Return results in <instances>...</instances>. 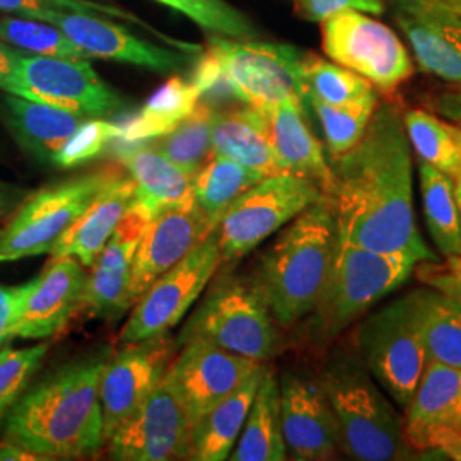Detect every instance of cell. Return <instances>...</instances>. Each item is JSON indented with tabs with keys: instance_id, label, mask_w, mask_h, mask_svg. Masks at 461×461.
<instances>
[{
	"instance_id": "6da1fadb",
	"label": "cell",
	"mask_w": 461,
	"mask_h": 461,
	"mask_svg": "<svg viewBox=\"0 0 461 461\" xmlns=\"http://www.w3.org/2000/svg\"><path fill=\"white\" fill-rule=\"evenodd\" d=\"M327 197L340 241L436 264L417 228L411 142L395 106L378 104L363 139L333 159Z\"/></svg>"
},
{
	"instance_id": "7a4b0ae2",
	"label": "cell",
	"mask_w": 461,
	"mask_h": 461,
	"mask_svg": "<svg viewBox=\"0 0 461 461\" xmlns=\"http://www.w3.org/2000/svg\"><path fill=\"white\" fill-rule=\"evenodd\" d=\"M106 359L70 364L19 396L5 436L40 460L77 458L104 443L99 378Z\"/></svg>"
},
{
	"instance_id": "3957f363",
	"label": "cell",
	"mask_w": 461,
	"mask_h": 461,
	"mask_svg": "<svg viewBox=\"0 0 461 461\" xmlns=\"http://www.w3.org/2000/svg\"><path fill=\"white\" fill-rule=\"evenodd\" d=\"M339 240L329 197L320 198L282 230L265 253L258 289L280 327L312 313Z\"/></svg>"
},
{
	"instance_id": "277c9868",
	"label": "cell",
	"mask_w": 461,
	"mask_h": 461,
	"mask_svg": "<svg viewBox=\"0 0 461 461\" xmlns=\"http://www.w3.org/2000/svg\"><path fill=\"white\" fill-rule=\"evenodd\" d=\"M321 388L335 419L339 446L348 458L388 461L409 455L405 424L363 359L356 354L337 357Z\"/></svg>"
},
{
	"instance_id": "5b68a950",
	"label": "cell",
	"mask_w": 461,
	"mask_h": 461,
	"mask_svg": "<svg viewBox=\"0 0 461 461\" xmlns=\"http://www.w3.org/2000/svg\"><path fill=\"white\" fill-rule=\"evenodd\" d=\"M419 262L402 253H383L337 240L323 291L314 306V330L321 337H335L393 294Z\"/></svg>"
},
{
	"instance_id": "8992f818",
	"label": "cell",
	"mask_w": 461,
	"mask_h": 461,
	"mask_svg": "<svg viewBox=\"0 0 461 461\" xmlns=\"http://www.w3.org/2000/svg\"><path fill=\"white\" fill-rule=\"evenodd\" d=\"M366 367L396 405L407 407L428 364L417 291L369 314L357 333Z\"/></svg>"
},
{
	"instance_id": "52a82bcc",
	"label": "cell",
	"mask_w": 461,
	"mask_h": 461,
	"mask_svg": "<svg viewBox=\"0 0 461 461\" xmlns=\"http://www.w3.org/2000/svg\"><path fill=\"white\" fill-rule=\"evenodd\" d=\"M323 197L313 180L294 173L272 175L253 185L230 203L215 228L222 262L241 260Z\"/></svg>"
},
{
	"instance_id": "ba28073f",
	"label": "cell",
	"mask_w": 461,
	"mask_h": 461,
	"mask_svg": "<svg viewBox=\"0 0 461 461\" xmlns=\"http://www.w3.org/2000/svg\"><path fill=\"white\" fill-rule=\"evenodd\" d=\"M214 50L238 101L255 110H267L282 103L308 101L304 81V55L285 43L255 40H230L214 36Z\"/></svg>"
},
{
	"instance_id": "9c48e42d",
	"label": "cell",
	"mask_w": 461,
	"mask_h": 461,
	"mask_svg": "<svg viewBox=\"0 0 461 461\" xmlns=\"http://www.w3.org/2000/svg\"><path fill=\"white\" fill-rule=\"evenodd\" d=\"M115 173H87L45 186L26 198L0 228V264L50 253Z\"/></svg>"
},
{
	"instance_id": "30bf717a",
	"label": "cell",
	"mask_w": 461,
	"mask_h": 461,
	"mask_svg": "<svg viewBox=\"0 0 461 461\" xmlns=\"http://www.w3.org/2000/svg\"><path fill=\"white\" fill-rule=\"evenodd\" d=\"M188 337H202L238 356L264 363L279 350V333L258 285L224 280L202 303Z\"/></svg>"
},
{
	"instance_id": "8fae6325",
	"label": "cell",
	"mask_w": 461,
	"mask_h": 461,
	"mask_svg": "<svg viewBox=\"0 0 461 461\" xmlns=\"http://www.w3.org/2000/svg\"><path fill=\"white\" fill-rule=\"evenodd\" d=\"M11 95L67 112L103 118L123 110L125 101L98 76L87 59L19 53Z\"/></svg>"
},
{
	"instance_id": "7c38bea8",
	"label": "cell",
	"mask_w": 461,
	"mask_h": 461,
	"mask_svg": "<svg viewBox=\"0 0 461 461\" xmlns=\"http://www.w3.org/2000/svg\"><path fill=\"white\" fill-rule=\"evenodd\" d=\"M221 264L222 255L214 230L137 299L139 303L120 333V342L139 344L166 335L182 321Z\"/></svg>"
},
{
	"instance_id": "4fadbf2b",
	"label": "cell",
	"mask_w": 461,
	"mask_h": 461,
	"mask_svg": "<svg viewBox=\"0 0 461 461\" xmlns=\"http://www.w3.org/2000/svg\"><path fill=\"white\" fill-rule=\"evenodd\" d=\"M323 50L335 64L392 93L413 76L412 57L388 26L357 11L323 21Z\"/></svg>"
},
{
	"instance_id": "5bb4252c",
	"label": "cell",
	"mask_w": 461,
	"mask_h": 461,
	"mask_svg": "<svg viewBox=\"0 0 461 461\" xmlns=\"http://www.w3.org/2000/svg\"><path fill=\"white\" fill-rule=\"evenodd\" d=\"M194 422L166 376L112 434L110 456L122 461L192 460Z\"/></svg>"
},
{
	"instance_id": "9a60e30c",
	"label": "cell",
	"mask_w": 461,
	"mask_h": 461,
	"mask_svg": "<svg viewBox=\"0 0 461 461\" xmlns=\"http://www.w3.org/2000/svg\"><path fill=\"white\" fill-rule=\"evenodd\" d=\"M262 367L264 364L215 346L207 339L188 337V344L165 376L195 426L198 419Z\"/></svg>"
},
{
	"instance_id": "2e32d148",
	"label": "cell",
	"mask_w": 461,
	"mask_h": 461,
	"mask_svg": "<svg viewBox=\"0 0 461 461\" xmlns=\"http://www.w3.org/2000/svg\"><path fill=\"white\" fill-rule=\"evenodd\" d=\"M215 228L217 224L198 207L194 197L166 205L152 215L133 257L132 303L154 280L180 264Z\"/></svg>"
},
{
	"instance_id": "e0dca14e",
	"label": "cell",
	"mask_w": 461,
	"mask_h": 461,
	"mask_svg": "<svg viewBox=\"0 0 461 461\" xmlns=\"http://www.w3.org/2000/svg\"><path fill=\"white\" fill-rule=\"evenodd\" d=\"M169 342L165 335L127 344L104 363L99 378L104 441L132 415L165 376Z\"/></svg>"
},
{
	"instance_id": "ac0fdd59",
	"label": "cell",
	"mask_w": 461,
	"mask_h": 461,
	"mask_svg": "<svg viewBox=\"0 0 461 461\" xmlns=\"http://www.w3.org/2000/svg\"><path fill=\"white\" fill-rule=\"evenodd\" d=\"M139 198L118 222L115 232L99 253L86 279L83 304L91 313L118 318L132 304L131 277L139 241L152 217Z\"/></svg>"
},
{
	"instance_id": "d6986e66",
	"label": "cell",
	"mask_w": 461,
	"mask_h": 461,
	"mask_svg": "<svg viewBox=\"0 0 461 461\" xmlns=\"http://www.w3.org/2000/svg\"><path fill=\"white\" fill-rule=\"evenodd\" d=\"M279 386L282 432L287 453L299 461L335 458L340 446L323 388L293 373H285Z\"/></svg>"
},
{
	"instance_id": "ffe728a7",
	"label": "cell",
	"mask_w": 461,
	"mask_h": 461,
	"mask_svg": "<svg viewBox=\"0 0 461 461\" xmlns=\"http://www.w3.org/2000/svg\"><path fill=\"white\" fill-rule=\"evenodd\" d=\"M393 13L422 70L461 84V17L436 0H396Z\"/></svg>"
},
{
	"instance_id": "44dd1931",
	"label": "cell",
	"mask_w": 461,
	"mask_h": 461,
	"mask_svg": "<svg viewBox=\"0 0 461 461\" xmlns=\"http://www.w3.org/2000/svg\"><path fill=\"white\" fill-rule=\"evenodd\" d=\"M49 23L60 28L87 57L146 67L159 74H171L182 67V53L154 45L96 14L60 9Z\"/></svg>"
},
{
	"instance_id": "7402d4cb",
	"label": "cell",
	"mask_w": 461,
	"mask_h": 461,
	"mask_svg": "<svg viewBox=\"0 0 461 461\" xmlns=\"http://www.w3.org/2000/svg\"><path fill=\"white\" fill-rule=\"evenodd\" d=\"M405 413L411 449L430 451L439 438L461 436V369L426 364Z\"/></svg>"
},
{
	"instance_id": "603a6c76",
	"label": "cell",
	"mask_w": 461,
	"mask_h": 461,
	"mask_svg": "<svg viewBox=\"0 0 461 461\" xmlns=\"http://www.w3.org/2000/svg\"><path fill=\"white\" fill-rule=\"evenodd\" d=\"M86 279L84 265L76 258H51L49 268L34 277L14 337L49 339L62 331L83 304Z\"/></svg>"
},
{
	"instance_id": "cb8c5ba5",
	"label": "cell",
	"mask_w": 461,
	"mask_h": 461,
	"mask_svg": "<svg viewBox=\"0 0 461 461\" xmlns=\"http://www.w3.org/2000/svg\"><path fill=\"white\" fill-rule=\"evenodd\" d=\"M258 112L265 137L280 169L313 180L327 197L331 188V166L304 120V104L282 103Z\"/></svg>"
},
{
	"instance_id": "d4e9b609",
	"label": "cell",
	"mask_w": 461,
	"mask_h": 461,
	"mask_svg": "<svg viewBox=\"0 0 461 461\" xmlns=\"http://www.w3.org/2000/svg\"><path fill=\"white\" fill-rule=\"evenodd\" d=\"M137 200V186L132 178L115 173L103 186L76 222L57 240L51 248V258L72 257L84 267H93L118 222Z\"/></svg>"
},
{
	"instance_id": "484cf974",
	"label": "cell",
	"mask_w": 461,
	"mask_h": 461,
	"mask_svg": "<svg viewBox=\"0 0 461 461\" xmlns=\"http://www.w3.org/2000/svg\"><path fill=\"white\" fill-rule=\"evenodd\" d=\"M2 113L23 150L50 165H53L57 152L86 120V116L11 93H5L2 98Z\"/></svg>"
},
{
	"instance_id": "4316f807",
	"label": "cell",
	"mask_w": 461,
	"mask_h": 461,
	"mask_svg": "<svg viewBox=\"0 0 461 461\" xmlns=\"http://www.w3.org/2000/svg\"><path fill=\"white\" fill-rule=\"evenodd\" d=\"M116 158L131 173L137 198L152 214L171 203L192 197V176L167 159L152 144L123 142L115 149Z\"/></svg>"
},
{
	"instance_id": "83f0119b",
	"label": "cell",
	"mask_w": 461,
	"mask_h": 461,
	"mask_svg": "<svg viewBox=\"0 0 461 461\" xmlns=\"http://www.w3.org/2000/svg\"><path fill=\"white\" fill-rule=\"evenodd\" d=\"M267 367L258 369L230 396L198 419L192 436V460L222 461L230 458L232 447L247 422L249 407Z\"/></svg>"
},
{
	"instance_id": "f1b7e54d",
	"label": "cell",
	"mask_w": 461,
	"mask_h": 461,
	"mask_svg": "<svg viewBox=\"0 0 461 461\" xmlns=\"http://www.w3.org/2000/svg\"><path fill=\"white\" fill-rule=\"evenodd\" d=\"M212 149L217 156L247 166L264 176L284 173L265 137L260 112L247 104L238 110L215 112Z\"/></svg>"
},
{
	"instance_id": "f546056e",
	"label": "cell",
	"mask_w": 461,
	"mask_h": 461,
	"mask_svg": "<svg viewBox=\"0 0 461 461\" xmlns=\"http://www.w3.org/2000/svg\"><path fill=\"white\" fill-rule=\"evenodd\" d=\"M230 458L234 461H282L287 458L280 415L279 381L268 369H265L247 422L240 434V441Z\"/></svg>"
},
{
	"instance_id": "4dcf8cb0",
	"label": "cell",
	"mask_w": 461,
	"mask_h": 461,
	"mask_svg": "<svg viewBox=\"0 0 461 461\" xmlns=\"http://www.w3.org/2000/svg\"><path fill=\"white\" fill-rule=\"evenodd\" d=\"M202 95L197 86L175 76L163 84L146 104L133 115L118 123L123 142H146L159 139L176 129L197 108Z\"/></svg>"
},
{
	"instance_id": "1f68e13d",
	"label": "cell",
	"mask_w": 461,
	"mask_h": 461,
	"mask_svg": "<svg viewBox=\"0 0 461 461\" xmlns=\"http://www.w3.org/2000/svg\"><path fill=\"white\" fill-rule=\"evenodd\" d=\"M417 310L428 363L461 369V294L417 289Z\"/></svg>"
},
{
	"instance_id": "d6a6232c",
	"label": "cell",
	"mask_w": 461,
	"mask_h": 461,
	"mask_svg": "<svg viewBox=\"0 0 461 461\" xmlns=\"http://www.w3.org/2000/svg\"><path fill=\"white\" fill-rule=\"evenodd\" d=\"M422 211L436 248L453 257L461 253V214L455 198L453 180L428 163L419 167Z\"/></svg>"
},
{
	"instance_id": "836d02e7",
	"label": "cell",
	"mask_w": 461,
	"mask_h": 461,
	"mask_svg": "<svg viewBox=\"0 0 461 461\" xmlns=\"http://www.w3.org/2000/svg\"><path fill=\"white\" fill-rule=\"evenodd\" d=\"M262 173L214 154L192 180V197L207 217L219 224L230 203L264 180Z\"/></svg>"
},
{
	"instance_id": "e575fe53",
	"label": "cell",
	"mask_w": 461,
	"mask_h": 461,
	"mask_svg": "<svg viewBox=\"0 0 461 461\" xmlns=\"http://www.w3.org/2000/svg\"><path fill=\"white\" fill-rule=\"evenodd\" d=\"M215 112L209 103H198L192 115L186 116L182 123L171 132L156 139L152 144L159 149L167 159L182 167L192 178L203 165L214 156L212 149V125Z\"/></svg>"
},
{
	"instance_id": "d590c367",
	"label": "cell",
	"mask_w": 461,
	"mask_h": 461,
	"mask_svg": "<svg viewBox=\"0 0 461 461\" xmlns=\"http://www.w3.org/2000/svg\"><path fill=\"white\" fill-rule=\"evenodd\" d=\"M411 148L422 163L434 166L449 178L460 165V142L456 125L446 123L426 110H411L403 116Z\"/></svg>"
},
{
	"instance_id": "8d00e7d4",
	"label": "cell",
	"mask_w": 461,
	"mask_h": 461,
	"mask_svg": "<svg viewBox=\"0 0 461 461\" xmlns=\"http://www.w3.org/2000/svg\"><path fill=\"white\" fill-rule=\"evenodd\" d=\"M304 81L308 101L318 99L327 104H348L376 93V87L347 67L323 60L313 53L304 55Z\"/></svg>"
},
{
	"instance_id": "74e56055",
	"label": "cell",
	"mask_w": 461,
	"mask_h": 461,
	"mask_svg": "<svg viewBox=\"0 0 461 461\" xmlns=\"http://www.w3.org/2000/svg\"><path fill=\"white\" fill-rule=\"evenodd\" d=\"M314 113L318 116L330 156L335 159L347 150L354 148L361 139L364 132L378 108V93L367 98L348 103V104H327L318 99H310Z\"/></svg>"
},
{
	"instance_id": "f35d334b",
	"label": "cell",
	"mask_w": 461,
	"mask_h": 461,
	"mask_svg": "<svg viewBox=\"0 0 461 461\" xmlns=\"http://www.w3.org/2000/svg\"><path fill=\"white\" fill-rule=\"evenodd\" d=\"M0 41L33 55L89 59L60 28L32 17H2Z\"/></svg>"
},
{
	"instance_id": "ab89813d",
	"label": "cell",
	"mask_w": 461,
	"mask_h": 461,
	"mask_svg": "<svg viewBox=\"0 0 461 461\" xmlns=\"http://www.w3.org/2000/svg\"><path fill=\"white\" fill-rule=\"evenodd\" d=\"M167 5L215 36L230 40H253L257 30L248 17L226 0H156Z\"/></svg>"
},
{
	"instance_id": "60d3db41",
	"label": "cell",
	"mask_w": 461,
	"mask_h": 461,
	"mask_svg": "<svg viewBox=\"0 0 461 461\" xmlns=\"http://www.w3.org/2000/svg\"><path fill=\"white\" fill-rule=\"evenodd\" d=\"M49 344L26 348H0V419L24 393L30 379L43 363Z\"/></svg>"
},
{
	"instance_id": "b9f144b4",
	"label": "cell",
	"mask_w": 461,
	"mask_h": 461,
	"mask_svg": "<svg viewBox=\"0 0 461 461\" xmlns=\"http://www.w3.org/2000/svg\"><path fill=\"white\" fill-rule=\"evenodd\" d=\"M116 139H120L118 123L106 122L103 118H86L68 137L64 148L57 152L53 165L59 167L84 165L99 156Z\"/></svg>"
},
{
	"instance_id": "7bdbcfd3",
	"label": "cell",
	"mask_w": 461,
	"mask_h": 461,
	"mask_svg": "<svg viewBox=\"0 0 461 461\" xmlns=\"http://www.w3.org/2000/svg\"><path fill=\"white\" fill-rule=\"evenodd\" d=\"M76 11L87 14H103V16L123 17L127 21L140 23V19L132 16L127 11H122L113 5L89 2V0H0V11L14 13L23 17L49 21L55 11Z\"/></svg>"
},
{
	"instance_id": "ee69618b",
	"label": "cell",
	"mask_w": 461,
	"mask_h": 461,
	"mask_svg": "<svg viewBox=\"0 0 461 461\" xmlns=\"http://www.w3.org/2000/svg\"><path fill=\"white\" fill-rule=\"evenodd\" d=\"M192 83L197 86L202 98H212L215 101L236 99L224 68L211 47L200 55Z\"/></svg>"
},
{
	"instance_id": "f6af8a7d",
	"label": "cell",
	"mask_w": 461,
	"mask_h": 461,
	"mask_svg": "<svg viewBox=\"0 0 461 461\" xmlns=\"http://www.w3.org/2000/svg\"><path fill=\"white\" fill-rule=\"evenodd\" d=\"M296 2L299 9L304 13V16L318 23H323L325 19L347 11H357L364 14L384 13L383 0H296Z\"/></svg>"
},
{
	"instance_id": "bcb514c9",
	"label": "cell",
	"mask_w": 461,
	"mask_h": 461,
	"mask_svg": "<svg viewBox=\"0 0 461 461\" xmlns=\"http://www.w3.org/2000/svg\"><path fill=\"white\" fill-rule=\"evenodd\" d=\"M33 285L34 279L21 285H0V346L14 339L17 321Z\"/></svg>"
},
{
	"instance_id": "7dc6e473",
	"label": "cell",
	"mask_w": 461,
	"mask_h": 461,
	"mask_svg": "<svg viewBox=\"0 0 461 461\" xmlns=\"http://www.w3.org/2000/svg\"><path fill=\"white\" fill-rule=\"evenodd\" d=\"M424 280L430 287H436L439 291L461 294V253L446 257L445 267L432 268V272L424 274Z\"/></svg>"
},
{
	"instance_id": "c3c4849f",
	"label": "cell",
	"mask_w": 461,
	"mask_h": 461,
	"mask_svg": "<svg viewBox=\"0 0 461 461\" xmlns=\"http://www.w3.org/2000/svg\"><path fill=\"white\" fill-rule=\"evenodd\" d=\"M19 50L0 41V89L4 93H9L16 83L17 59Z\"/></svg>"
},
{
	"instance_id": "681fc988",
	"label": "cell",
	"mask_w": 461,
	"mask_h": 461,
	"mask_svg": "<svg viewBox=\"0 0 461 461\" xmlns=\"http://www.w3.org/2000/svg\"><path fill=\"white\" fill-rule=\"evenodd\" d=\"M453 91H447L441 98L438 99V112L443 115L461 122V84Z\"/></svg>"
},
{
	"instance_id": "f907efd6",
	"label": "cell",
	"mask_w": 461,
	"mask_h": 461,
	"mask_svg": "<svg viewBox=\"0 0 461 461\" xmlns=\"http://www.w3.org/2000/svg\"><path fill=\"white\" fill-rule=\"evenodd\" d=\"M430 451H438L441 455H445L449 460L461 461V436H445L439 438Z\"/></svg>"
},
{
	"instance_id": "816d5d0a",
	"label": "cell",
	"mask_w": 461,
	"mask_h": 461,
	"mask_svg": "<svg viewBox=\"0 0 461 461\" xmlns=\"http://www.w3.org/2000/svg\"><path fill=\"white\" fill-rule=\"evenodd\" d=\"M11 460H40L34 453L14 445L13 441L0 443V461Z\"/></svg>"
},
{
	"instance_id": "f5cc1de1",
	"label": "cell",
	"mask_w": 461,
	"mask_h": 461,
	"mask_svg": "<svg viewBox=\"0 0 461 461\" xmlns=\"http://www.w3.org/2000/svg\"><path fill=\"white\" fill-rule=\"evenodd\" d=\"M456 133H458V142H460V152H461V125H456ZM453 190H455V198H456V203H458V209H460L461 214V156L460 165L456 167V173L453 175Z\"/></svg>"
},
{
	"instance_id": "db71d44e",
	"label": "cell",
	"mask_w": 461,
	"mask_h": 461,
	"mask_svg": "<svg viewBox=\"0 0 461 461\" xmlns=\"http://www.w3.org/2000/svg\"><path fill=\"white\" fill-rule=\"evenodd\" d=\"M436 2L461 17V0H436Z\"/></svg>"
},
{
	"instance_id": "11a10c76",
	"label": "cell",
	"mask_w": 461,
	"mask_h": 461,
	"mask_svg": "<svg viewBox=\"0 0 461 461\" xmlns=\"http://www.w3.org/2000/svg\"><path fill=\"white\" fill-rule=\"evenodd\" d=\"M4 211V195H2V192H0V212Z\"/></svg>"
},
{
	"instance_id": "9f6ffc18",
	"label": "cell",
	"mask_w": 461,
	"mask_h": 461,
	"mask_svg": "<svg viewBox=\"0 0 461 461\" xmlns=\"http://www.w3.org/2000/svg\"><path fill=\"white\" fill-rule=\"evenodd\" d=\"M460 125H461V122H460Z\"/></svg>"
}]
</instances>
